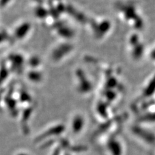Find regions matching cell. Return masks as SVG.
Masks as SVG:
<instances>
[{"label": "cell", "mask_w": 155, "mask_h": 155, "mask_svg": "<svg viewBox=\"0 0 155 155\" xmlns=\"http://www.w3.org/2000/svg\"><path fill=\"white\" fill-rule=\"evenodd\" d=\"M82 122L81 118H76V121L74 122V129L76 130V131H78L79 130H80V128L81 127L82 125Z\"/></svg>", "instance_id": "6da1fadb"}]
</instances>
